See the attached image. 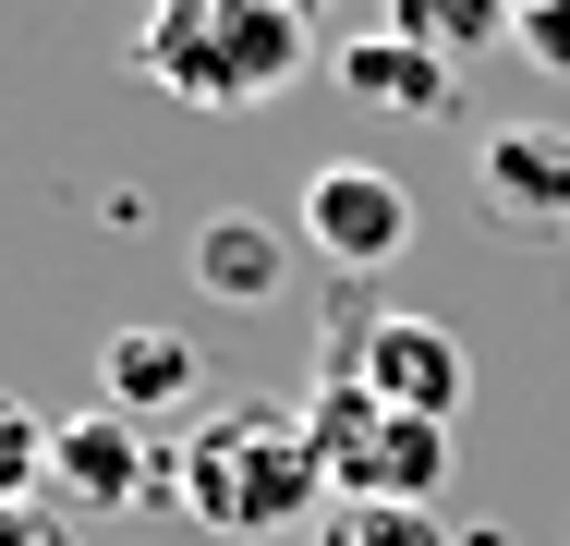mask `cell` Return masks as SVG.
Listing matches in <instances>:
<instances>
[{
	"label": "cell",
	"mask_w": 570,
	"mask_h": 546,
	"mask_svg": "<svg viewBox=\"0 0 570 546\" xmlns=\"http://www.w3.org/2000/svg\"><path fill=\"white\" fill-rule=\"evenodd\" d=\"M195 280H207V304H279V280H292V231L255 207H219L195 231Z\"/></svg>",
	"instance_id": "30bf717a"
},
{
	"label": "cell",
	"mask_w": 570,
	"mask_h": 546,
	"mask_svg": "<svg viewBox=\"0 0 570 546\" xmlns=\"http://www.w3.org/2000/svg\"><path fill=\"white\" fill-rule=\"evenodd\" d=\"M304 12H328V0H304Z\"/></svg>",
	"instance_id": "2e32d148"
},
{
	"label": "cell",
	"mask_w": 570,
	"mask_h": 546,
	"mask_svg": "<svg viewBox=\"0 0 570 546\" xmlns=\"http://www.w3.org/2000/svg\"><path fill=\"white\" fill-rule=\"evenodd\" d=\"M170 486H183V510H195L207 535H230V546L292 535V523L316 535V523H328L316 426H304V401H279V389H230V401H207V426H183Z\"/></svg>",
	"instance_id": "6da1fadb"
},
{
	"label": "cell",
	"mask_w": 570,
	"mask_h": 546,
	"mask_svg": "<svg viewBox=\"0 0 570 546\" xmlns=\"http://www.w3.org/2000/svg\"><path fill=\"white\" fill-rule=\"evenodd\" d=\"M49 486L86 510V523H110V510H134L146 498V426L134 413H73V426H49Z\"/></svg>",
	"instance_id": "ba28073f"
},
{
	"label": "cell",
	"mask_w": 570,
	"mask_h": 546,
	"mask_svg": "<svg viewBox=\"0 0 570 546\" xmlns=\"http://www.w3.org/2000/svg\"><path fill=\"white\" fill-rule=\"evenodd\" d=\"M534 74H570V0H522V37H510Z\"/></svg>",
	"instance_id": "5bb4252c"
},
{
	"label": "cell",
	"mask_w": 570,
	"mask_h": 546,
	"mask_svg": "<svg viewBox=\"0 0 570 546\" xmlns=\"http://www.w3.org/2000/svg\"><path fill=\"white\" fill-rule=\"evenodd\" d=\"M304 546H461L438 510H401V498H328V523Z\"/></svg>",
	"instance_id": "7c38bea8"
},
{
	"label": "cell",
	"mask_w": 570,
	"mask_h": 546,
	"mask_svg": "<svg viewBox=\"0 0 570 546\" xmlns=\"http://www.w3.org/2000/svg\"><path fill=\"white\" fill-rule=\"evenodd\" d=\"M0 546H86V535H73L61 498H12V510H0Z\"/></svg>",
	"instance_id": "9a60e30c"
},
{
	"label": "cell",
	"mask_w": 570,
	"mask_h": 546,
	"mask_svg": "<svg viewBox=\"0 0 570 546\" xmlns=\"http://www.w3.org/2000/svg\"><path fill=\"white\" fill-rule=\"evenodd\" d=\"M328 377H352V389L389 401V413H425V426L461 413V340L438 316H364L341 352H328Z\"/></svg>",
	"instance_id": "5b68a950"
},
{
	"label": "cell",
	"mask_w": 570,
	"mask_h": 546,
	"mask_svg": "<svg viewBox=\"0 0 570 546\" xmlns=\"http://www.w3.org/2000/svg\"><path fill=\"white\" fill-rule=\"evenodd\" d=\"M98 401L134 413V426H170V413L207 401V352H195L183 328H110V340H98Z\"/></svg>",
	"instance_id": "52a82bcc"
},
{
	"label": "cell",
	"mask_w": 570,
	"mask_h": 546,
	"mask_svg": "<svg viewBox=\"0 0 570 546\" xmlns=\"http://www.w3.org/2000/svg\"><path fill=\"white\" fill-rule=\"evenodd\" d=\"M292 231L328 255V267H389V255H413V195L376 170V158H316L304 170V195H292Z\"/></svg>",
	"instance_id": "277c9868"
},
{
	"label": "cell",
	"mask_w": 570,
	"mask_h": 546,
	"mask_svg": "<svg viewBox=\"0 0 570 546\" xmlns=\"http://www.w3.org/2000/svg\"><path fill=\"white\" fill-rule=\"evenodd\" d=\"M316 61V12L304 0H146L134 74L183 109H267L279 86H304Z\"/></svg>",
	"instance_id": "7a4b0ae2"
},
{
	"label": "cell",
	"mask_w": 570,
	"mask_h": 546,
	"mask_svg": "<svg viewBox=\"0 0 570 546\" xmlns=\"http://www.w3.org/2000/svg\"><path fill=\"white\" fill-rule=\"evenodd\" d=\"M304 426H316V461H328V498L438 510V486H450V426L389 413V401H364L352 377H316V389H304Z\"/></svg>",
	"instance_id": "3957f363"
},
{
	"label": "cell",
	"mask_w": 570,
	"mask_h": 546,
	"mask_svg": "<svg viewBox=\"0 0 570 546\" xmlns=\"http://www.w3.org/2000/svg\"><path fill=\"white\" fill-rule=\"evenodd\" d=\"M12 498H49V413L24 389H0V510Z\"/></svg>",
	"instance_id": "4fadbf2b"
},
{
	"label": "cell",
	"mask_w": 570,
	"mask_h": 546,
	"mask_svg": "<svg viewBox=\"0 0 570 546\" xmlns=\"http://www.w3.org/2000/svg\"><path fill=\"white\" fill-rule=\"evenodd\" d=\"M376 25L413 37V49H438V61H485V49L522 37V0H389Z\"/></svg>",
	"instance_id": "8fae6325"
},
{
	"label": "cell",
	"mask_w": 570,
	"mask_h": 546,
	"mask_svg": "<svg viewBox=\"0 0 570 546\" xmlns=\"http://www.w3.org/2000/svg\"><path fill=\"white\" fill-rule=\"evenodd\" d=\"M341 86L364 109H413V121H450L461 109V61H438V49H413V37H341Z\"/></svg>",
	"instance_id": "9c48e42d"
},
{
	"label": "cell",
	"mask_w": 570,
	"mask_h": 546,
	"mask_svg": "<svg viewBox=\"0 0 570 546\" xmlns=\"http://www.w3.org/2000/svg\"><path fill=\"white\" fill-rule=\"evenodd\" d=\"M473 195L522 243H570V134L559 121H485L473 146Z\"/></svg>",
	"instance_id": "8992f818"
}]
</instances>
